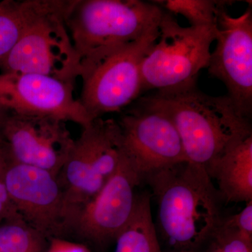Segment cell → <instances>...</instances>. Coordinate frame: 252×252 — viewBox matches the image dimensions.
Listing matches in <instances>:
<instances>
[{
  "mask_svg": "<svg viewBox=\"0 0 252 252\" xmlns=\"http://www.w3.org/2000/svg\"><path fill=\"white\" fill-rule=\"evenodd\" d=\"M171 118L186 157L210 177L220 157L238 141L252 135L251 120L227 95H209L195 83L147 96Z\"/></svg>",
  "mask_w": 252,
  "mask_h": 252,
  "instance_id": "1",
  "label": "cell"
},
{
  "mask_svg": "<svg viewBox=\"0 0 252 252\" xmlns=\"http://www.w3.org/2000/svg\"><path fill=\"white\" fill-rule=\"evenodd\" d=\"M158 203V220L172 246L193 250L211 239L220 222L215 190L206 172L189 162L146 177Z\"/></svg>",
  "mask_w": 252,
  "mask_h": 252,
  "instance_id": "2",
  "label": "cell"
},
{
  "mask_svg": "<svg viewBox=\"0 0 252 252\" xmlns=\"http://www.w3.org/2000/svg\"><path fill=\"white\" fill-rule=\"evenodd\" d=\"M75 0H35L19 39L1 73H31L73 83L80 77V59L66 26Z\"/></svg>",
  "mask_w": 252,
  "mask_h": 252,
  "instance_id": "3",
  "label": "cell"
},
{
  "mask_svg": "<svg viewBox=\"0 0 252 252\" xmlns=\"http://www.w3.org/2000/svg\"><path fill=\"white\" fill-rule=\"evenodd\" d=\"M163 14L152 1L75 0L66 26L81 66L101 51L137 40L158 27Z\"/></svg>",
  "mask_w": 252,
  "mask_h": 252,
  "instance_id": "4",
  "label": "cell"
},
{
  "mask_svg": "<svg viewBox=\"0 0 252 252\" xmlns=\"http://www.w3.org/2000/svg\"><path fill=\"white\" fill-rule=\"evenodd\" d=\"M158 35V27L137 40L104 50L81 64L79 100L91 121L122 112L139 98L142 61Z\"/></svg>",
  "mask_w": 252,
  "mask_h": 252,
  "instance_id": "5",
  "label": "cell"
},
{
  "mask_svg": "<svg viewBox=\"0 0 252 252\" xmlns=\"http://www.w3.org/2000/svg\"><path fill=\"white\" fill-rule=\"evenodd\" d=\"M158 30L157 41L142 61V92L170 91L196 83L198 73L208 66L217 25L182 27L173 15L164 11Z\"/></svg>",
  "mask_w": 252,
  "mask_h": 252,
  "instance_id": "6",
  "label": "cell"
},
{
  "mask_svg": "<svg viewBox=\"0 0 252 252\" xmlns=\"http://www.w3.org/2000/svg\"><path fill=\"white\" fill-rule=\"evenodd\" d=\"M124 156L122 131L116 119L97 118L83 127L58 176L70 206L94 198L117 171Z\"/></svg>",
  "mask_w": 252,
  "mask_h": 252,
  "instance_id": "7",
  "label": "cell"
},
{
  "mask_svg": "<svg viewBox=\"0 0 252 252\" xmlns=\"http://www.w3.org/2000/svg\"><path fill=\"white\" fill-rule=\"evenodd\" d=\"M124 109L118 124L126 157L142 180L180 162H188L180 134L166 112L148 97Z\"/></svg>",
  "mask_w": 252,
  "mask_h": 252,
  "instance_id": "8",
  "label": "cell"
},
{
  "mask_svg": "<svg viewBox=\"0 0 252 252\" xmlns=\"http://www.w3.org/2000/svg\"><path fill=\"white\" fill-rule=\"evenodd\" d=\"M5 158V183L18 215L48 238H69L73 208L58 177Z\"/></svg>",
  "mask_w": 252,
  "mask_h": 252,
  "instance_id": "9",
  "label": "cell"
},
{
  "mask_svg": "<svg viewBox=\"0 0 252 252\" xmlns=\"http://www.w3.org/2000/svg\"><path fill=\"white\" fill-rule=\"evenodd\" d=\"M142 181L125 154L117 171L99 193L73 209L69 237L96 245L115 240L133 214L137 199L135 188Z\"/></svg>",
  "mask_w": 252,
  "mask_h": 252,
  "instance_id": "10",
  "label": "cell"
},
{
  "mask_svg": "<svg viewBox=\"0 0 252 252\" xmlns=\"http://www.w3.org/2000/svg\"><path fill=\"white\" fill-rule=\"evenodd\" d=\"M74 140L65 122L10 111L0 130V149L8 159L47 170L57 177Z\"/></svg>",
  "mask_w": 252,
  "mask_h": 252,
  "instance_id": "11",
  "label": "cell"
},
{
  "mask_svg": "<svg viewBox=\"0 0 252 252\" xmlns=\"http://www.w3.org/2000/svg\"><path fill=\"white\" fill-rule=\"evenodd\" d=\"M217 45L207 69L224 84L240 114L251 120L252 114V4L241 16L233 17L222 10L217 21Z\"/></svg>",
  "mask_w": 252,
  "mask_h": 252,
  "instance_id": "12",
  "label": "cell"
},
{
  "mask_svg": "<svg viewBox=\"0 0 252 252\" xmlns=\"http://www.w3.org/2000/svg\"><path fill=\"white\" fill-rule=\"evenodd\" d=\"M74 84L31 73L0 72V106L23 115L54 118L84 127L91 122Z\"/></svg>",
  "mask_w": 252,
  "mask_h": 252,
  "instance_id": "13",
  "label": "cell"
},
{
  "mask_svg": "<svg viewBox=\"0 0 252 252\" xmlns=\"http://www.w3.org/2000/svg\"><path fill=\"white\" fill-rule=\"evenodd\" d=\"M228 201L252 200V135L238 141L220 158L210 174Z\"/></svg>",
  "mask_w": 252,
  "mask_h": 252,
  "instance_id": "14",
  "label": "cell"
},
{
  "mask_svg": "<svg viewBox=\"0 0 252 252\" xmlns=\"http://www.w3.org/2000/svg\"><path fill=\"white\" fill-rule=\"evenodd\" d=\"M115 240L114 252H161L149 195L137 196L132 217Z\"/></svg>",
  "mask_w": 252,
  "mask_h": 252,
  "instance_id": "15",
  "label": "cell"
},
{
  "mask_svg": "<svg viewBox=\"0 0 252 252\" xmlns=\"http://www.w3.org/2000/svg\"><path fill=\"white\" fill-rule=\"evenodd\" d=\"M34 4L35 0L0 1V71L22 34Z\"/></svg>",
  "mask_w": 252,
  "mask_h": 252,
  "instance_id": "16",
  "label": "cell"
},
{
  "mask_svg": "<svg viewBox=\"0 0 252 252\" xmlns=\"http://www.w3.org/2000/svg\"><path fill=\"white\" fill-rule=\"evenodd\" d=\"M49 238L15 217L0 223V252H46Z\"/></svg>",
  "mask_w": 252,
  "mask_h": 252,
  "instance_id": "17",
  "label": "cell"
},
{
  "mask_svg": "<svg viewBox=\"0 0 252 252\" xmlns=\"http://www.w3.org/2000/svg\"><path fill=\"white\" fill-rule=\"evenodd\" d=\"M169 14H180L188 20L190 26H216L222 10L233 4V1L215 0H160L152 1Z\"/></svg>",
  "mask_w": 252,
  "mask_h": 252,
  "instance_id": "18",
  "label": "cell"
},
{
  "mask_svg": "<svg viewBox=\"0 0 252 252\" xmlns=\"http://www.w3.org/2000/svg\"><path fill=\"white\" fill-rule=\"evenodd\" d=\"M224 252H252V242L249 241L238 231L219 223L212 238Z\"/></svg>",
  "mask_w": 252,
  "mask_h": 252,
  "instance_id": "19",
  "label": "cell"
},
{
  "mask_svg": "<svg viewBox=\"0 0 252 252\" xmlns=\"http://www.w3.org/2000/svg\"><path fill=\"white\" fill-rule=\"evenodd\" d=\"M222 224L238 231L244 238L252 242V200L238 214L220 220Z\"/></svg>",
  "mask_w": 252,
  "mask_h": 252,
  "instance_id": "20",
  "label": "cell"
},
{
  "mask_svg": "<svg viewBox=\"0 0 252 252\" xmlns=\"http://www.w3.org/2000/svg\"><path fill=\"white\" fill-rule=\"evenodd\" d=\"M5 167L6 158L0 149V223L5 220L21 217L9 198L5 183Z\"/></svg>",
  "mask_w": 252,
  "mask_h": 252,
  "instance_id": "21",
  "label": "cell"
},
{
  "mask_svg": "<svg viewBox=\"0 0 252 252\" xmlns=\"http://www.w3.org/2000/svg\"><path fill=\"white\" fill-rule=\"evenodd\" d=\"M46 252H91L84 244L72 241L68 239H49V246Z\"/></svg>",
  "mask_w": 252,
  "mask_h": 252,
  "instance_id": "22",
  "label": "cell"
},
{
  "mask_svg": "<svg viewBox=\"0 0 252 252\" xmlns=\"http://www.w3.org/2000/svg\"><path fill=\"white\" fill-rule=\"evenodd\" d=\"M212 239V238H211ZM207 252H224L222 250L221 248H220V245H219L218 243L215 241V240L212 239V242L211 243V245H210V248H209L208 250H207Z\"/></svg>",
  "mask_w": 252,
  "mask_h": 252,
  "instance_id": "23",
  "label": "cell"
},
{
  "mask_svg": "<svg viewBox=\"0 0 252 252\" xmlns=\"http://www.w3.org/2000/svg\"><path fill=\"white\" fill-rule=\"evenodd\" d=\"M8 112H9V110L0 106V130H1V126H2L3 123L4 122L5 118L7 115Z\"/></svg>",
  "mask_w": 252,
  "mask_h": 252,
  "instance_id": "24",
  "label": "cell"
}]
</instances>
